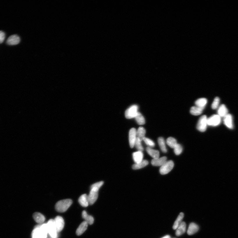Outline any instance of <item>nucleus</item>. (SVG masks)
<instances>
[{"label":"nucleus","mask_w":238,"mask_h":238,"mask_svg":"<svg viewBox=\"0 0 238 238\" xmlns=\"http://www.w3.org/2000/svg\"><path fill=\"white\" fill-rule=\"evenodd\" d=\"M40 229L42 238H47L48 234L47 224L40 225Z\"/></svg>","instance_id":"obj_22"},{"label":"nucleus","mask_w":238,"mask_h":238,"mask_svg":"<svg viewBox=\"0 0 238 238\" xmlns=\"http://www.w3.org/2000/svg\"><path fill=\"white\" fill-rule=\"evenodd\" d=\"M138 106L136 105L131 106L125 111V117L127 119L135 118L138 112Z\"/></svg>","instance_id":"obj_6"},{"label":"nucleus","mask_w":238,"mask_h":238,"mask_svg":"<svg viewBox=\"0 0 238 238\" xmlns=\"http://www.w3.org/2000/svg\"><path fill=\"white\" fill-rule=\"evenodd\" d=\"M79 202L82 206L87 207L89 205L88 196L84 194L80 197L79 199Z\"/></svg>","instance_id":"obj_17"},{"label":"nucleus","mask_w":238,"mask_h":238,"mask_svg":"<svg viewBox=\"0 0 238 238\" xmlns=\"http://www.w3.org/2000/svg\"><path fill=\"white\" fill-rule=\"evenodd\" d=\"M207 119V116L203 115L201 116L199 119L196 128L200 132H204L207 129L208 125Z\"/></svg>","instance_id":"obj_4"},{"label":"nucleus","mask_w":238,"mask_h":238,"mask_svg":"<svg viewBox=\"0 0 238 238\" xmlns=\"http://www.w3.org/2000/svg\"><path fill=\"white\" fill-rule=\"evenodd\" d=\"M87 223L86 221L82 222L77 228L76 231V234L78 236L81 235L86 231L88 227Z\"/></svg>","instance_id":"obj_16"},{"label":"nucleus","mask_w":238,"mask_h":238,"mask_svg":"<svg viewBox=\"0 0 238 238\" xmlns=\"http://www.w3.org/2000/svg\"><path fill=\"white\" fill-rule=\"evenodd\" d=\"M228 111L227 107L223 104L221 105L218 108V113L220 117L224 118L228 115Z\"/></svg>","instance_id":"obj_14"},{"label":"nucleus","mask_w":238,"mask_h":238,"mask_svg":"<svg viewBox=\"0 0 238 238\" xmlns=\"http://www.w3.org/2000/svg\"><path fill=\"white\" fill-rule=\"evenodd\" d=\"M203 109L196 106L192 107L191 109L190 113L194 116H198L202 113Z\"/></svg>","instance_id":"obj_26"},{"label":"nucleus","mask_w":238,"mask_h":238,"mask_svg":"<svg viewBox=\"0 0 238 238\" xmlns=\"http://www.w3.org/2000/svg\"><path fill=\"white\" fill-rule=\"evenodd\" d=\"M198 230L199 227L195 223H191L189 226L187 233L189 235H193L198 232Z\"/></svg>","instance_id":"obj_19"},{"label":"nucleus","mask_w":238,"mask_h":238,"mask_svg":"<svg viewBox=\"0 0 238 238\" xmlns=\"http://www.w3.org/2000/svg\"><path fill=\"white\" fill-rule=\"evenodd\" d=\"M158 143L161 151L164 153L166 152L167 150L164 138L161 137L159 138L158 139Z\"/></svg>","instance_id":"obj_25"},{"label":"nucleus","mask_w":238,"mask_h":238,"mask_svg":"<svg viewBox=\"0 0 238 238\" xmlns=\"http://www.w3.org/2000/svg\"><path fill=\"white\" fill-rule=\"evenodd\" d=\"M5 38V34L2 31H0V43H2L4 42Z\"/></svg>","instance_id":"obj_36"},{"label":"nucleus","mask_w":238,"mask_h":238,"mask_svg":"<svg viewBox=\"0 0 238 238\" xmlns=\"http://www.w3.org/2000/svg\"><path fill=\"white\" fill-rule=\"evenodd\" d=\"M104 183V182L100 181L95 183L91 186L90 192L88 196L89 205H93L97 200L98 191Z\"/></svg>","instance_id":"obj_1"},{"label":"nucleus","mask_w":238,"mask_h":238,"mask_svg":"<svg viewBox=\"0 0 238 238\" xmlns=\"http://www.w3.org/2000/svg\"><path fill=\"white\" fill-rule=\"evenodd\" d=\"M20 38L17 35H12L8 38L7 40V44L9 45H15L20 42Z\"/></svg>","instance_id":"obj_11"},{"label":"nucleus","mask_w":238,"mask_h":238,"mask_svg":"<svg viewBox=\"0 0 238 238\" xmlns=\"http://www.w3.org/2000/svg\"><path fill=\"white\" fill-rule=\"evenodd\" d=\"M186 224L184 222H182L180 225L176 229V234L177 236H179L183 235L186 232Z\"/></svg>","instance_id":"obj_20"},{"label":"nucleus","mask_w":238,"mask_h":238,"mask_svg":"<svg viewBox=\"0 0 238 238\" xmlns=\"http://www.w3.org/2000/svg\"><path fill=\"white\" fill-rule=\"evenodd\" d=\"M149 164V162L146 160H143L139 163L135 164L133 165L132 168L134 170H137L144 168Z\"/></svg>","instance_id":"obj_23"},{"label":"nucleus","mask_w":238,"mask_h":238,"mask_svg":"<svg viewBox=\"0 0 238 238\" xmlns=\"http://www.w3.org/2000/svg\"><path fill=\"white\" fill-rule=\"evenodd\" d=\"M220 102V99L218 97H216L214 100L213 102L211 105V107L213 109V110H215L219 108V104Z\"/></svg>","instance_id":"obj_33"},{"label":"nucleus","mask_w":238,"mask_h":238,"mask_svg":"<svg viewBox=\"0 0 238 238\" xmlns=\"http://www.w3.org/2000/svg\"><path fill=\"white\" fill-rule=\"evenodd\" d=\"M146 150L148 154L153 159H157L159 157V152L158 150L152 149V148L149 147L147 148Z\"/></svg>","instance_id":"obj_18"},{"label":"nucleus","mask_w":238,"mask_h":238,"mask_svg":"<svg viewBox=\"0 0 238 238\" xmlns=\"http://www.w3.org/2000/svg\"><path fill=\"white\" fill-rule=\"evenodd\" d=\"M137 137V130L135 128H132L130 130L129 134V140L130 147L133 148L134 147V144Z\"/></svg>","instance_id":"obj_8"},{"label":"nucleus","mask_w":238,"mask_h":238,"mask_svg":"<svg viewBox=\"0 0 238 238\" xmlns=\"http://www.w3.org/2000/svg\"><path fill=\"white\" fill-rule=\"evenodd\" d=\"M167 157H163L157 159H153L151 164L153 166H161L167 161Z\"/></svg>","instance_id":"obj_10"},{"label":"nucleus","mask_w":238,"mask_h":238,"mask_svg":"<svg viewBox=\"0 0 238 238\" xmlns=\"http://www.w3.org/2000/svg\"><path fill=\"white\" fill-rule=\"evenodd\" d=\"M225 125L230 129H232L234 127L232 116L230 114H228L224 118Z\"/></svg>","instance_id":"obj_12"},{"label":"nucleus","mask_w":238,"mask_h":238,"mask_svg":"<svg viewBox=\"0 0 238 238\" xmlns=\"http://www.w3.org/2000/svg\"><path fill=\"white\" fill-rule=\"evenodd\" d=\"M82 217L87 224L89 225H92L94 222V219L93 217L87 214L86 211H84L82 213Z\"/></svg>","instance_id":"obj_21"},{"label":"nucleus","mask_w":238,"mask_h":238,"mask_svg":"<svg viewBox=\"0 0 238 238\" xmlns=\"http://www.w3.org/2000/svg\"><path fill=\"white\" fill-rule=\"evenodd\" d=\"M207 103V99L205 98L199 99L195 102L196 106L204 109Z\"/></svg>","instance_id":"obj_24"},{"label":"nucleus","mask_w":238,"mask_h":238,"mask_svg":"<svg viewBox=\"0 0 238 238\" xmlns=\"http://www.w3.org/2000/svg\"><path fill=\"white\" fill-rule=\"evenodd\" d=\"M221 117L218 115H215L211 116L207 119L208 125L212 126H217L220 125L221 122Z\"/></svg>","instance_id":"obj_7"},{"label":"nucleus","mask_w":238,"mask_h":238,"mask_svg":"<svg viewBox=\"0 0 238 238\" xmlns=\"http://www.w3.org/2000/svg\"><path fill=\"white\" fill-rule=\"evenodd\" d=\"M33 217L35 221L40 225L42 224L45 220L44 216L40 213L35 212L34 213Z\"/></svg>","instance_id":"obj_15"},{"label":"nucleus","mask_w":238,"mask_h":238,"mask_svg":"<svg viewBox=\"0 0 238 238\" xmlns=\"http://www.w3.org/2000/svg\"><path fill=\"white\" fill-rule=\"evenodd\" d=\"M135 118L138 125H142L145 124V119L141 113L138 112Z\"/></svg>","instance_id":"obj_30"},{"label":"nucleus","mask_w":238,"mask_h":238,"mask_svg":"<svg viewBox=\"0 0 238 238\" xmlns=\"http://www.w3.org/2000/svg\"><path fill=\"white\" fill-rule=\"evenodd\" d=\"M166 143L169 147L173 148V149H174V148L178 144L176 139L172 137H169L167 139Z\"/></svg>","instance_id":"obj_31"},{"label":"nucleus","mask_w":238,"mask_h":238,"mask_svg":"<svg viewBox=\"0 0 238 238\" xmlns=\"http://www.w3.org/2000/svg\"><path fill=\"white\" fill-rule=\"evenodd\" d=\"M162 238H171V237L169 236V235H167Z\"/></svg>","instance_id":"obj_37"},{"label":"nucleus","mask_w":238,"mask_h":238,"mask_svg":"<svg viewBox=\"0 0 238 238\" xmlns=\"http://www.w3.org/2000/svg\"><path fill=\"white\" fill-rule=\"evenodd\" d=\"M72 203V201L70 199H65L60 200L56 205V209L58 212L61 213L65 212L68 209Z\"/></svg>","instance_id":"obj_2"},{"label":"nucleus","mask_w":238,"mask_h":238,"mask_svg":"<svg viewBox=\"0 0 238 238\" xmlns=\"http://www.w3.org/2000/svg\"><path fill=\"white\" fill-rule=\"evenodd\" d=\"M57 232L59 233L62 231L64 228L65 222L64 219L61 216H58L54 220Z\"/></svg>","instance_id":"obj_9"},{"label":"nucleus","mask_w":238,"mask_h":238,"mask_svg":"<svg viewBox=\"0 0 238 238\" xmlns=\"http://www.w3.org/2000/svg\"><path fill=\"white\" fill-rule=\"evenodd\" d=\"M32 238H42L40 229V225H36L32 232Z\"/></svg>","instance_id":"obj_29"},{"label":"nucleus","mask_w":238,"mask_h":238,"mask_svg":"<svg viewBox=\"0 0 238 238\" xmlns=\"http://www.w3.org/2000/svg\"><path fill=\"white\" fill-rule=\"evenodd\" d=\"M48 234L51 238H57L58 232L56 227L54 220L50 219L48 221L47 224Z\"/></svg>","instance_id":"obj_3"},{"label":"nucleus","mask_w":238,"mask_h":238,"mask_svg":"<svg viewBox=\"0 0 238 238\" xmlns=\"http://www.w3.org/2000/svg\"><path fill=\"white\" fill-rule=\"evenodd\" d=\"M143 141H144L145 144L149 146L148 147L152 148L154 147L155 146V143L153 141L149 139V138L145 137L144 139H143Z\"/></svg>","instance_id":"obj_35"},{"label":"nucleus","mask_w":238,"mask_h":238,"mask_svg":"<svg viewBox=\"0 0 238 238\" xmlns=\"http://www.w3.org/2000/svg\"><path fill=\"white\" fill-rule=\"evenodd\" d=\"M141 142L142 141L137 137L135 143L134 147L136 148L138 151L143 152L144 150V148L142 146Z\"/></svg>","instance_id":"obj_32"},{"label":"nucleus","mask_w":238,"mask_h":238,"mask_svg":"<svg viewBox=\"0 0 238 238\" xmlns=\"http://www.w3.org/2000/svg\"><path fill=\"white\" fill-rule=\"evenodd\" d=\"M173 149L175 154L176 155L180 154L183 151V148L182 145L179 144H177Z\"/></svg>","instance_id":"obj_34"},{"label":"nucleus","mask_w":238,"mask_h":238,"mask_svg":"<svg viewBox=\"0 0 238 238\" xmlns=\"http://www.w3.org/2000/svg\"><path fill=\"white\" fill-rule=\"evenodd\" d=\"M174 163L172 161H167L161 166L160 168V173L162 175H166L170 172L173 168Z\"/></svg>","instance_id":"obj_5"},{"label":"nucleus","mask_w":238,"mask_h":238,"mask_svg":"<svg viewBox=\"0 0 238 238\" xmlns=\"http://www.w3.org/2000/svg\"><path fill=\"white\" fill-rule=\"evenodd\" d=\"M184 217V214L183 213H181L180 214L173 225V228L174 230H176L179 226L182 223V221Z\"/></svg>","instance_id":"obj_28"},{"label":"nucleus","mask_w":238,"mask_h":238,"mask_svg":"<svg viewBox=\"0 0 238 238\" xmlns=\"http://www.w3.org/2000/svg\"><path fill=\"white\" fill-rule=\"evenodd\" d=\"M145 133H146V131L145 128L143 127H140L138 129L137 131V137L141 141H142L145 137Z\"/></svg>","instance_id":"obj_27"},{"label":"nucleus","mask_w":238,"mask_h":238,"mask_svg":"<svg viewBox=\"0 0 238 238\" xmlns=\"http://www.w3.org/2000/svg\"><path fill=\"white\" fill-rule=\"evenodd\" d=\"M144 154L142 152L138 151L133 154V158L135 164L139 163L143 161Z\"/></svg>","instance_id":"obj_13"}]
</instances>
